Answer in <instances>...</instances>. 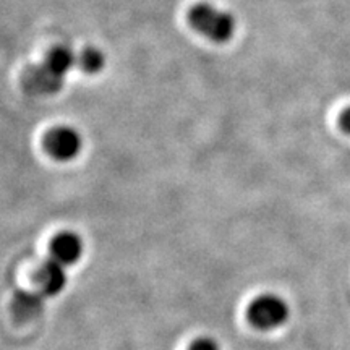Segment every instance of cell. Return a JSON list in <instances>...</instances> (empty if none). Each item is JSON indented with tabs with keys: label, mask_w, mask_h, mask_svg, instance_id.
Here are the masks:
<instances>
[{
	"label": "cell",
	"mask_w": 350,
	"mask_h": 350,
	"mask_svg": "<svg viewBox=\"0 0 350 350\" xmlns=\"http://www.w3.org/2000/svg\"><path fill=\"white\" fill-rule=\"evenodd\" d=\"M188 21L191 28L196 29L204 38L213 42H227L235 33V20L230 13L209 5L198 3L188 12Z\"/></svg>",
	"instance_id": "1"
},
{
	"label": "cell",
	"mask_w": 350,
	"mask_h": 350,
	"mask_svg": "<svg viewBox=\"0 0 350 350\" xmlns=\"http://www.w3.org/2000/svg\"><path fill=\"white\" fill-rule=\"evenodd\" d=\"M288 305L278 295H261L252 301L248 319L258 329L268 331L279 327L287 321Z\"/></svg>",
	"instance_id": "2"
},
{
	"label": "cell",
	"mask_w": 350,
	"mask_h": 350,
	"mask_svg": "<svg viewBox=\"0 0 350 350\" xmlns=\"http://www.w3.org/2000/svg\"><path fill=\"white\" fill-rule=\"evenodd\" d=\"M46 151L57 161H72L80 154L83 139L72 126H57L44 138Z\"/></svg>",
	"instance_id": "3"
},
{
	"label": "cell",
	"mask_w": 350,
	"mask_h": 350,
	"mask_svg": "<svg viewBox=\"0 0 350 350\" xmlns=\"http://www.w3.org/2000/svg\"><path fill=\"white\" fill-rule=\"evenodd\" d=\"M65 78L55 73L46 62L33 65L25 72L23 88L26 93L34 96H51L62 90Z\"/></svg>",
	"instance_id": "4"
},
{
	"label": "cell",
	"mask_w": 350,
	"mask_h": 350,
	"mask_svg": "<svg viewBox=\"0 0 350 350\" xmlns=\"http://www.w3.org/2000/svg\"><path fill=\"white\" fill-rule=\"evenodd\" d=\"M83 255V240L73 232H60L51 242V258L62 266L75 265Z\"/></svg>",
	"instance_id": "5"
},
{
	"label": "cell",
	"mask_w": 350,
	"mask_h": 350,
	"mask_svg": "<svg viewBox=\"0 0 350 350\" xmlns=\"http://www.w3.org/2000/svg\"><path fill=\"white\" fill-rule=\"evenodd\" d=\"M36 284L44 297H54L60 294L65 288V284H67V274H65L64 266L49 258L36 271Z\"/></svg>",
	"instance_id": "6"
},
{
	"label": "cell",
	"mask_w": 350,
	"mask_h": 350,
	"mask_svg": "<svg viewBox=\"0 0 350 350\" xmlns=\"http://www.w3.org/2000/svg\"><path fill=\"white\" fill-rule=\"evenodd\" d=\"M44 306V295L41 292L21 291L15 295L12 301V310L16 319L20 321H29V319L39 317Z\"/></svg>",
	"instance_id": "7"
},
{
	"label": "cell",
	"mask_w": 350,
	"mask_h": 350,
	"mask_svg": "<svg viewBox=\"0 0 350 350\" xmlns=\"http://www.w3.org/2000/svg\"><path fill=\"white\" fill-rule=\"evenodd\" d=\"M44 62L49 65L55 73L65 78L75 65L78 67V55L67 44H59V46H54L47 52Z\"/></svg>",
	"instance_id": "8"
},
{
	"label": "cell",
	"mask_w": 350,
	"mask_h": 350,
	"mask_svg": "<svg viewBox=\"0 0 350 350\" xmlns=\"http://www.w3.org/2000/svg\"><path fill=\"white\" fill-rule=\"evenodd\" d=\"M106 65V57L96 47H88L78 54V67L86 73H98Z\"/></svg>",
	"instance_id": "9"
},
{
	"label": "cell",
	"mask_w": 350,
	"mask_h": 350,
	"mask_svg": "<svg viewBox=\"0 0 350 350\" xmlns=\"http://www.w3.org/2000/svg\"><path fill=\"white\" fill-rule=\"evenodd\" d=\"M188 350H221V349H219L216 340H213L209 338H201L198 340H195Z\"/></svg>",
	"instance_id": "10"
},
{
	"label": "cell",
	"mask_w": 350,
	"mask_h": 350,
	"mask_svg": "<svg viewBox=\"0 0 350 350\" xmlns=\"http://www.w3.org/2000/svg\"><path fill=\"white\" fill-rule=\"evenodd\" d=\"M339 125H340V129H342L344 133L350 135V107H347L342 113H340Z\"/></svg>",
	"instance_id": "11"
}]
</instances>
